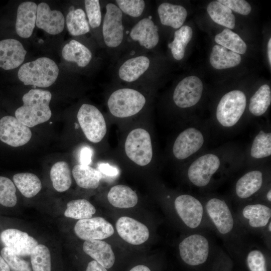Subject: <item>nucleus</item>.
I'll return each instance as SVG.
<instances>
[{"label": "nucleus", "instance_id": "nucleus-1", "mask_svg": "<svg viewBox=\"0 0 271 271\" xmlns=\"http://www.w3.org/2000/svg\"><path fill=\"white\" fill-rule=\"evenodd\" d=\"M126 32L123 16L114 2L106 3L103 15L101 36L108 52L117 57L126 49Z\"/></svg>", "mask_w": 271, "mask_h": 271}, {"label": "nucleus", "instance_id": "nucleus-2", "mask_svg": "<svg viewBox=\"0 0 271 271\" xmlns=\"http://www.w3.org/2000/svg\"><path fill=\"white\" fill-rule=\"evenodd\" d=\"M51 98L52 94L48 90H29L22 97L23 105L15 111L16 118L29 127L48 121L52 115L49 107Z\"/></svg>", "mask_w": 271, "mask_h": 271}, {"label": "nucleus", "instance_id": "nucleus-3", "mask_svg": "<svg viewBox=\"0 0 271 271\" xmlns=\"http://www.w3.org/2000/svg\"><path fill=\"white\" fill-rule=\"evenodd\" d=\"M153 67V60L149 53L129 52L118 60L114 71L115 78L126 84L149 80Z\"/></svg>", "mask_w": 271, "mask_h": 271}, {"label": "nucleus", "instance_id": "nucleus-4", "mask_svg": "<svg viewBox=\"0 0 271 271\" xmlns=\"http://www.w3.org/2000/svg\"><path fill=\"white\" fill-rule=\"evenodd\" d=\"M160 41L159 27L151 16H146L132 25L126 32V49L129 52L149 53Z\"/></svg>", "mask_w": 271, "mask_h": 271}, {"label": "nucleus", "instance_id": "nucleus-5", "mask_svg": "<svg viewBox=\"0 0 271 271\" xmlns=\"http://www.w3.org/2000/svg\"><path fill=\"white\" fill-rule=\"evenodd\" d=\"M59 68L56 63L47 57H41L26 63L20 68L18 76L26 85L48 87L56 80Z\"/></svg>", "mask_w": 271, "mask_h": 271}, {"label": "nucleus", "instance_id": "nucleus-6", "mask_svg": "<svg viewBox=\"0 0 271 271\" xmlns=\"http://www.w3.org/2000/svg\"><path fill=\"white\" fill-rule=\"evenodd\" d=\"M147 98L140 91L128 87L114 90L107 99L110 113L118 118L128 117L138 114L144 107Z\"/></svg>", "mask_w": 271, "mask_h": 271}, {"label": "nucleus", "instance_id": "nucleus-7", "mask_svg": "<svg viewBox=\"0 0 271 271\" xmlns=\"http://www.w3.org/2000/svg\"><path fill=\"white\" fill-rule=\"evenodd\" d=\"M246 106V97L242 91H230L220 99L216 110L218 123L224 128L235 126L242 116Z\"/></svg>", "mask_w": 271, "mask_h": 271}, {"label": "nucleus", "instance_id": "nucleus-8", "mask_svg": "<svg viewBox=\"0 0 271 271\" xmlns=\"http://www.w3.org/2000/svg\"><path fill=\"white\" fill-rule=\"evenodd\" d=\"M223 163L221 157L216 153L204 154L189 165L187 172V177L193 186L203 188L210 183L214 176L220 169Z\"/></svg>", "mask_w": 271, "mask_h": 271}, {"label": "nucleus", "instance_id": "nucleus-9", "mask_svg": "<svg viewBox=\"0 0 271 271\" xmlns=\"http://www.w3.org/2000/svg\"><path fill=\"white\" fill-rule=\"evenodd\" d=\"M127 157L136 164L144 166L153 157V148L149 132L142 128L132 130L127 135L124 145Z\"/></svg>", "mask_w": 271, "mask_h": 271}, {"label": "nucleus", "instance_id": "nucleus-10", "mask_svg": "<svg viewBox=\"0 0 271 271\" xmlns=\"http://www.w3.org/2000/svg\"><path fill=\"white\" fill-rule=\"evenodd\" d=\"M77 117L84 135L89 141L97 143L103 139L107 131L106 121L96 106L83 104L78 110Z\"/></svg>", "mask_w": 271, "mask_h": 271}, {"label": "nucleus", "instance_id": "nucleus-11", "mask_svg": "<svg viewBox=\"0 0 271 271\" xmlns=\"http://www.w3.org/2000/svg\"><path fill=\"white\" fill-rule=\"evenodd\" d=\"M179 254L186 264L196 266L204 263L207 259L210 245L204 235L195 233L185 237L179 244Z\"/></svg>", "mask_w": 271, "mask_h": 271}, {"label": "nucleus", "instance_id": "nucleus-12", "mask_svg": "<svg viewBox=\"0 0 271 271\" xmlns=\"http://www.w3.org/2000/svg\"><path fill=\"white\" fill-rule=\"evenodd\" d=\"M205 138L202 131L194 126L189 127L177 136L174 143L172 151L179 160H184L198 152L205 144Z\"/></svg>", "mask_w": 271, "mask_h": 271}, {"label": "nucleus", "instance_id": "nucleus-13", "mask_svg": "<svg viewBox=\"0 0 271 271\" xmlns=\"http://www.w3.org/2000/svg\"><path fill=\"white\" fill-rule=\"evenodd\" d=\"M203 90V85L200 78L195 76L186 77L175 87L173 93V100L179 108L192 107L200 100Z\"/></svg>", "mask_w": 271, "mask_h": 271}, {"label": "nucleus", "instance_id": "nucleus-14", "mask_svg": "<svg viewBox=\"0 0 271 271\" xmlns=\"http://www.w3.org/2000/svg\"><path fill=\"white\" fill-rule=\"evenodd\" d=\"M175 210L183 222L189 228H197L202 221L204 208L201 202L189 194H182L174 201Z\"/></svg>", "mask_w": 271, "mask_h": 271}, {"label": "nucleus", "instance_id": "nucleus-15", "mask_svg": "<svg viewBox=\"0 0 271 271\" xmlns=\"http://www.w3.org/2000/svg\"><path fill=\"white\" fill-rule=\"evenodd\" d=\"M32 132L16 117L5 116L0 119V140L14 147L22 146L31 139Z\"/></svg>", "mask_w": 271, "mask_h": 271}, {"label": "nucleus", "instance_id": "nucleus-16", "mask_svg": "<svg viewBox=\"0 0 271 271\" xmlns=\"http://www.w3.org/2000/svg\"><path fill=\"white\" fill-rule=\"evenodd\" d=\"M74 230L77 237L84 240H102L112 236L114 232L112 224L101 217L78 220Z\"/></svg>", "mask_w": 271, "mask_h": 271}, {"label": "nucleus", "instance_id": "nucleus-17", "mask_svg": "<svg viewBox=\"0 0 271 271\" xmlns=\"http://www.w3.org/2000/svg\"><path fill=\"white\" fill-rule=\"evenodd\" d=\"M205 208L210 219L220 234L226 235L233 230V217L224 200L217 197L211 198L207 201Z\"/></svg>", "mask_w": 271, "mask_h": 271}, {"label": "nucleus", "instance_id": "nucleus-18", "mask_svg": "<svg viewBox=\"0 0 271 271\" xmlns=\"http://www.w3.org/2000/svg\"><path fill=\"white\" fill-rule=\"evenodd\" d=\"M0 239L5 247L20 256L30 255L38 244L37 240L27 233L15 228L3 231Z\"/></svg>", "mask_w": 271, "mask_h": 271}, {"label": "nucleus", "instance_id": "nucleus-19", "mask_svg": "<svg viewBox=\"0 0 271 271\" xmlns=\"http://www.w3.org/2000/svg\"><path fill=\"white\" fill-rule=\"evenodd\" d=\"M116 229L123 240L132 245L144 243L150 235L149 230L145 224L127 216L121 217L117 220Z\"/></svg>", "mask_w": 271, "mask_h": 271}, {"label": "nucleus", "instance_id": "nucleus-20", "mask_svg": "<svg viewBox=\"0 0 271 271\" xmlns=\"http://www.w3.org/2000/svg\"><path fill=\"white\" fill-rule=\"evenodd\" d=\"M36 26L51 35H57L63 31L65 26V18L62 13L58 10H51L45 3L37 6Z\"/></svg>", "mask_w": 271, "mask_h": 271}, {"label": "nucleus", "instance_id": "nucleus-21", "mask_svg": "<svg viewBox=\"0 0 271 271\" xmlns=\"http://www.w3.org/2000/svg\"><path fill=\"white\" fill-rule=\"evenodd\" d=\"M27 51L19 41L14 39L0 41V67L8 70L17 68L24 62Z\"/></svg>", "mask_w": 271, "mask_h": 271}, {"label": "nucleus", "instance_id": "nucleus-22", "mask_svg": "<svg viewBox=\"0 0 271 271\" xmlns=\"http://www.w3.org/2000/svg\"><path fill=\"white\" fill-rule=\"evenodd\" d=\"M37 5L33 2L21 3L17 10L16 30L17 34L23 38H29L36 24Z\"/></svg>", "mask_w": 271, "mask_h": 271}, {"label": "nucleus", "instance_id": "nucleus-23", "mask_svg": "<svg viewBox=\"0 0 271 271\" xmlns=\"http://www.w3.org/2000/svg\"><path fill=\"white\" fill-rule=\"evenodd\" d=\"M84 252L106 268H111L115 262V255L111 246L101 240H85L83 244Z\"/></svg>", "mask_w": 271, "mask_h": 271}, {"label": "nucleus", "instance_id": "nucleus-24", "mask_svg": "<svg viewBox=\"0 0 271 271\" xmlns=\"http://www.w3.org/2000/svg\"><path fill=\"white\" fill-rule=\"evenodd\" d=\"M263 181V174L260 170H253L246 172L235 184L236 196L241 199L250 198L261 189Z\"/></svg>", "mask_w": 271, "mask_h": 271}, {"label": "nucleus", "instance_id": "nucleus-25", "mask_svg": "<svg viewBox=\"0 0 271 271\" xmlns=\"http://www.w3.org/2000/svg\"><path fill=\"white\" fill-rule=\"evenodd\" d=\"M157 13L162 25L175 29L183 26L187 16V10L184 7L168 2L159 5Z\"/></svg>", "mask_w": 271, "mask_h": 271}, {"label": "nucleus", "instance_id": "nucleus-26", "mask_svg": "<svg viewBox=\"0 0 271 271\" xmlns=\"http://www.w3.org/2000/svg\"><path fill=\"white\" fill-rule=\"evenodd\" d=\"M62 55L65 60L74 63L82 68L90 64L93 57L91 50L87 46L74 39L64 46Z\"/></svg>", "mask_w": 271, "mask_h": 271}, {"label": "nucleus", "instance_id": "nucleus-27", "mask_svg": "<svg viewBox=\"0 0 271 271\" xmlns=\"http://www.w3.org/2000/svg\"><path fill=\"white\" fill-rule=\"evenodd\" d=\"M242 215L248 225L253 228H261L267 226L271 217V209L261 204H250L242 210Z\"/></svg>", "mask_w": 271, "mask_h": 271}, {"label": "nucleus", "instance_id": "nucleus-28", "mask_svg": "<svg viewBox=\"0 0 271 271\" xmlns=\"http://www.w3.org/2000/svg\"><path fill=\"white\" fill-rule=\"evenodd\" d=\"M107 199L113 206L119 208H129L136 206L138 197L129 187L116 185L112 187L107 194Z\"/></svg>", "mask_w": 271, "mask_h": 271}, {"label": "nucleus", "instance_id": "nucleus-29", "mask_svg": "<svg viewBox=\"0 0 271 271\" xmlns=\"http://www.w3.org/2000/svg\"><path fill=\"white\" fill-rule=\"evenodd\" d=\"M72 174L77 185L84 189L97 188L102 178L98 170L80 164L74 166Z\"/></svg>", "mask_w": 271, "mask_h": 271}, {"label": "nucleus", "instance_id": "nucleus-30", "mask_svg": "<svg viewBox=\"0 0 271 271\" xmlns=\"http://www.w3.org/2000/svg\"><path fill=\"white\" fill-rule=\"evenodd\" d=\"M241 61L240 55L228 50L219 45H215L212 49L210 62L217 69H224L237 66Z\"/></svg>", "mask_w": 271, "mask_h": 271}, {"label": "nucleus", "instance_id": "nucleus-31", "mask_svg": "<svg viewBox=\"0 0 271 271\" xmlns=\"http://www.w3.org/2000/svg\"><path fill=\"white\" fill-rule=\"evenodd\" d=\"M121 12L125 22L127 20L133 25L147 16L148 2L144 0H115L114 1Z\"/></svg>", "mask_w": 271, "mask_h": 271}, {"label": "nucleus", "instance_id": "nucleus-32", "mask_svg": "<svg viewBox=\"0 0 271 271\" xmlns=\"http://www.w3.org/2000/svg\"><path fill=\"white\" fill-rule=\"evenodd\" d=\"M66 18V26L69 33L73 36H79L89 33L90 28L85 11L82 9L70 8Z\"/></svg>", "mask_w": 271, "mask_h": 271}, {"label": "nucleus", "instance_id": "nucleus-33", "mask_svg": "<svg viewBox=\"0 0 271 271\" xmlns=\"http://www.w3.org/2000/svg\"><path fill=\"white\" fill-rule=\"evenodd\" d=\"M50 174L52 185L57 191L63 192L69 189L72 178L67 163L59 161L55 163L51 168Z\"/></svg>", "mask_w": 271, "mask_h": 271}, {"label": "nucleus", "instance_id": "nucleus-34", "mask_svg": "<svg viewBox=\"0 0 271 271\" xmlns=\"http://www.w3.org/2000/svg\"><path fill=\"white\" fill-rule=\"evenodd\" d=\"M14 184L21 194L27 198L36 196L42 189L40 179L30 173H21L14 175Z\"/></svg>", "mask_w": 271, "mask_h": 271}, {"label": "nucleus", "instance_id": "nucleus-35", "mask_svg": "<svg viewBox=\"0 0 271 271\" xmlns=\"http://www.w3.org/2000/svg\"><path fill=\"white\" fill-rule=\"evenodd\" d=\"M192 36V28L187 25L182 26L175 31L173 40L168 44V48L175 60L179 61L184 58L186 48Z\"/></svg>", "mask_w": 271, "mask_h": 271}, {"label": "nucleus", "instance_id": "nucleus-36", "mask_svg": "<svg viewBox=\"0 0 271 271\" xmlns=\"http://www.w3.org/2000/svg\"><path fill=\"white\" fill-rule=\"evenodd\" d=\"M207 11L211 19L216 23L233 29L235 25V18L232 11L226 6L217 1L210 2Z\"/></svg>", "mask_w": 271, "mask_h": 271}, {"label": "nucleus", "instance_id": "nucleus-37", "mask_svg": "<svg viewBox=\"0 0 271 271\" xmlns=\"http://www.w3.org/2000/svg\"><path fill=\"white\" fill-rule=\"evenodd\" d=\"M271 103V90L267 84L259 87L249 100V110L254 116L265 113Z\"/></svg>", "mask_w": 271, "mask_h": 271}, {"label": "nucleus", "instance_id": "nucleus-38", "mask_svg": "<svg viewBox=\"0 0 271 271\" xmlns=\"http://www.w3.org/2000/svg\"><path fill=\"white\" fill-rule=\"evenodd\" d=\"M253 159H263L271 155V133L260 130L254 137L249 151Z\"/></svg>", "mask_w": 271, "mask_h": 271}, {"label": "nucleus", "instance_id": "nucleus-39", "mask_svg": "<svg viewBox=\"0 0 271 271\" xmlns=\"http://www.w3.org/2000/svg\"><path fill=\"white\" fill-rule=\"evenodd\" d=\"M96 212L94 206L84 199L73 200L66 205L64 215L66 217L81 220L90 218Z\"/></svg>", "mask_w": 271, "mask_h": 271}, {"label": "nucleus", "instance_id": "nucleus-40", "mask_svg": "<svg viewBox=\"0 0 271 271\" xmlns=\"http://www.w3.org/2000/svg\"><path fill=\"white\" fill-rule=\"evenodd\" d=\"M215 42L227 49L237 53H245L247 46L240 36L229 29H224L215 37Z\"/></svg>", "mask_w": 271, "mask_h": 271}, {"label": "nucleus", "instance_id": "nucleus-41", "mask_svg": "<svg viewBox=\"0 0 271 271\" xmlns=\"http://www.w3.org/2000/svg\"><path fill=\"white\" fill-rule=\"evenodd\" d=\"M33 271H51V254L45 245L38 244L30 254Z\"/></svg>", "mask_w": 271, "mask_h": 271}, {"label": "nucleus", "instance_id": "nucleus-42", "mask_svg": "<svg viewBox=\"0 0 271 271\" xmlns=\"http://www.w3.org/2000/svg\"><path fill=\"white\" fill-rule=\"evenodd\" d=\"M84 7L87 19L92 29H100L101 31L103 15L100 1L98 0H85Z\"/></svg>", "mask_w": 271, "mask_h": 271}, {"label": "nucleus", "instance_id": "nucleus-43", "mask_svg": "<svg viewBox=\"0 0 271 271\" xmlns=\"http://www.w3.org/2000/svg\"><path fill=\"white\" fill-rule=\"evenodd\" d=\"M17 202L16 188L14 183L8 178L0 176V204L12 207Z\"/></svg>", "mask_w": 271, "mask_h": 271}, {"label": "nucleus", "instance_id": "nucleus-44", "mask_svg": "<svg viewBox=\"0 0 271 271\" xmlns=\"http://www.w3.org/2000/svg\"><path fill=\"white\" fill-rule=\"evenodd\" d=\"M1 256L12 271H32L29 262L16 255L9 248L4 247L1 251Z\"/></svg>", "mask_w": 271, "mask_h": 271}, {"label": "nucleus", "instance_id": "nucleus-45", "mask_svg": "<svg viewBox=\"0 0 271 271\" xmlns=\"http://www.w3.org/2000/svg\"><path fill=\"white\" fill-rule=\"evenodd\" d=\"M246 263L249 271H267L265 256L259 249H252L248 253Z\"/></svg>", "mask_w": 271, "mask_h": 271}, {"label": "nucleus", "instance_id": "nucleus-46", "mask_svg": "<svg viewBox=\"0 0 271 271\" xmlns=\"http://www.w3.org/2000/svg\"><path fill=\"white\" fill-rule=\"evenodd\" d=\"M218 2L242 15H247L251 11V7L244 0H219Z\"/></svg>", "mask_w": 271, "mask_h": 271}, {"label": "nucleus", "instance_id": "nucleus-47", "mask_svg": "<svg viewBox=\"0 0 271 271\" xmlns=\"http://www.w3.org/2000/svg\"><path fill=\"white\" fill-rule=\"evenodd\" d=\"M98 171L102 174L109 177H115L119 174V170L115 167L108 163H101L98 165Z\"/></svg>", "mask_w": 271, "mask_h": 271}, {"label": "nucleus", "instance_id": "nucleus-48", "mask_svg": "<svg viewBox=\"0 0 271 271\" xmlns=\"http://www.w3.org/2000/svg\"><path fill=\"white\" fill-rule=\"evenodd\" d=\"M92 150L88 146L81 148L79 154L80 164L89 166L92 161Z\"/></svg>", "mask_w": 271, "mask_h": 271}, {"label": "nucleus", "instance_id": "nucleus-49", "mask_svg": "<svg viewBox=\"0 0 271 271\" xmlns=\"http://www.w3.org/2000/svg\"><path fill=\"white\" fill-rule=\"evenodd\" d=\"M85 271H107V268L94 260L88 263Z\"/></svg>", "mask_w": 271, "mask_h": 271}, {"label": "nucleus", "instance_id": "nucleus-50", "mask_svg": "<svg viewBox=\"0 0 271 271\" xmlns=\"http://www.w3.org/2000/svg\"><path fill=\"white\" fill-rule=\"evenodd\" d=\"M129 271H151L150 268L144 264H139L131 268Z\"/></svg>", "mask_w": 271, "mask_h": 271}, {"label": "nucleus", "instance_id": "nucleus-51", "mask_svg": "<svg viewBox=\"0 0 271 271\" xmlns=\"http://www.w3.org/2000/svg\"><path fill=\"white\" fill-rule=\"evenodd\" d=\"M0 271H11L8 264L1 255H0Z\"/></svg>", "mask_w": 271, "mask_h": 271}, {"label": "nucleus", "instance_id": "nucleus-52", "mask_svg": "<svg viewBox=\"0 0 271 271\" xmlns=\"http://www.w3.org/2000/svg\"><path fill=\"white\" fill-rule=\"evenodd\" d=\"M267 56L269 65H271V39H269L267 43Z\"/></svg>", "mask_w": 271, "mask_h": 271}, {"label": "nucleus", "instance_id": "nucleus-53", "mask_svg": "<svg viewBox=\"0 0 271 271\" xmlns=\"http://www.w3.org/2000/svg\"><path fill=\"white\" fill-rule=\"evenodd\" d=\"M266 198L268 201L269 202L271 201V190L269 189L266 194Z\"/></svg>", "mask_w": 271, "mask_h": 271}, {"label": "nucleus", "instance_id": "nucleus-54", "mask_svg": "<svg viewBox=\"0 0 271 271\" xmlns=\"http://www.w3.org/2000/svg\"><path fill=\"white\" fill-rule=\"evenodd\" d=\"M267 225V229H268V232H270L271 231V227H270L271 222H270V221L269 222V223H268V224Z\"/></svg>", "mask_w": 271, "mask_h": 271}, {"label": "nucleus", "instance_id": "nucleus-55", "mask_svg": "<svg viewBox=\"0 0 271 271\" xmlns=\"http://www.w3.org/2000/svg\"><path fill=\"white\" fill-rule=\"evenodd\" d=\"M43 41L42 40H39V42L41 43H43Z\"/></svg>", "mask_w": 271, "mask_h": 271}]
</instances>
